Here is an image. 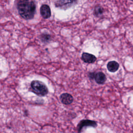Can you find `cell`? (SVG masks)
Segmentation results:
<instances>
[{
	"label": "cell",
	"mask_w": 133,
	"mask_h": 133,
	"mask_svg": "<svg viewBox=\"0 0 133 133\" xmlns=\"http://www.w3.org/2000/svg\"><path fill=\"white\" fill-rule=\"evenodd\" d=\"M76 2V0H57L56 6L62 9H65L71 7Z\"/></svg>",
	"instance_id": "cell-4"
},
{
	"label": "cell",
	"mask_w": 133,
	"mask_h": 133,
	"mask_svg": "<svg viewBox=\"0 0 133 133\" xmlns=\"http://www.w3.org/2000/svg\"><path fill=\"white\" fill-rule=\"evenodd\" d=\"M103 10L102 7H101L100 6H97V7H95L94 12H95V15L99 16L103 13Z\"/></svg>",
	"instance_id": "cell-11"
},
{
	"label": "cell",
	"mask_w": 133,
	"mask_h": 133,
	"mask_svg": "<svg viewBox=\"0 0 133 133\" xmlns=\"http://www.w3.org/2000/svg\"><path fill=\"white\" fill-rule=\"evenodd\" d=\"M41 39L44 43H48L51 39V36L47 34H43L41 36Z\"/></svg>",
	"instance_id": "cell-10"
},
{
	"label": "cell",
	"mask_w": 133,
	"mask_h": 133,
	"mask_svg": "<svg viewBox=\"0 0 133 133\" xmlns=\"http://www.w3.org/2000/svg\"><path fill=\"white\" fill-rule=\"evenodd\" d=\"M30 86L32 91L38 96H45L48 92V89L46 85L40 81H32L31 83Z\"/></svg>",
	"instance_id": "cell-2"
},
{
	"label": "cell",
	"mask_w": 133,
	"mask_h": 133,
	"mask_svg": "<svg viewBox=\"0 0 133 133\" xmlns=\"http://www.w3.org/2000/svg\"><path fill=\"white\" fill-rule=\"evenodd\" d=\"M82 59L86 63H92L96 61V57L92 54L84 52L82 55Z\"/></svg>",
	"instance_id": "cell-6"
},
{
	"label": "cell",
	"mask_w": 133,
	"mask_h": 133,
	"mask_svg": "<svg viewBox=\"0 0 133 133\" xmlns=\"http://www.w3.org/2000/svg\"><path fill=\"white\" fill-rule=\"evenodd\" d=\"M94 78H95L96 83L99 84H103L107 79L105 75L103 73L101 72L95 73Z\"/></svg>",
	"instance_id": "cell-8"
},
{
	"label": "cell",
	"mask_w": 133,
	"mask_h": 133,
	"mask_svg": "<svg viewBox=\"0 0 133 133\" xmlns=\"http://www.w3.org/2000/svg\"><path fill=\"white\" fill-rule=\"evenodd\" d=\"M17 8L20 16L25 20L32 19L36 11L35 0H18Z\"/></svg>",
	"instance_id": "cell-1"
},
{
	"label": "cell",
	"mask_w": 133,
	"mask_h": 133,
	"mask_svg": "<svg viewBox=\"0 0 133 133\" xmlns=\"http://www.w3.org/2000/svg\"><path fill=\"white\" fill-rule=\"evenodd\" d=\"M40 12L42 16L45 19L48 18L51 16L50 7L47 5H43L41 6L40 8Z\"/></svg>",
	"instance_id": "cell-7"
},
{
	"label": "cell",
	"mask_w": 133,
	"mask_h": 133,
	"mask_svg": "<svg viewBox=\"0 0 133 133\" xmlns=\"http://www.w3.org/2000/svg\"><path fill=\"white\" fill-rule=\"evenodd\" d=\"M61 102L65 105H69L72 103L73 98L71 95L68 93H63L60 96Z\"/></svg>",
	"instance_id": "cell-5"
},
{
	"label": "cell",
	"mask_w": 133,
	"mask_h": 133,
	"mask_svg": "<svg viewBox=\"0 0 133 133\" xmlns=\"http://www.w3.org/2000/svg\"><path fill=\"white\" fill-rule=\"evenodd\" d=\"M97 126L96 122L89 119H83L79 122L77 126L78 132H81L83 129L87 127H96Z\"/></svg>",
	"instance_id": "cell-3"
},
{
	"label": "cell",
	"mask_w": 133,
	"mask_h": 133,
	"mask_svg": "<svg viewBox=\"0 0 133 133\" xmlns=\"http://www.w3.org/2000/svg\"><path fill=\"white\" fill-rule=\"evenodd\" d=\"M119 68L118 63L115 61H111L107 64V69L110 72H115Z\"/></svg>",
	"instance_id": "cell-9"
}]
</instances>
